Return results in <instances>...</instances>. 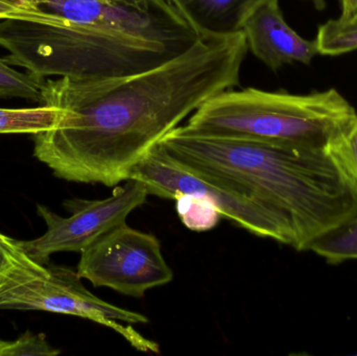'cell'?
Here are the masks:
<instances>
[{"label":"cell","instance_id":"13","mask_svg":"<svg viewBox=\"0 0 357 356\" xmlns=\"http://www.w3.org/2000/svg\"><path fill=\"white\" fill-rule=\"evenodd\" d=\"M62 109L38 106L35 108H0V134H33L52 129L62 116Z\"/></svg>","mask_w":357,"mask_h":356},{"label":"cell","instance_id":"25","mask_svg":"<svg viewBox=\"0 0 357 356\" xmlns=\"http://www.w3.org/2000/svg\"><path fill=\"white\" fill-rule=\"evenodd\" d=\"M121 1L134 2V3H139V2L146 1V0H121Z\"/></svg>","mask_w":357,"mask_h":356},{"label":"cell","instance_id":"19","mask_svg":"<svg viewBox=\"0 0 357 356\" xmlns=\"http://www.w3.org/2000/svg\"><path fill=\"white\" fill-rule=\"evenodd\" d=\"M342 137H343L344 144L349 153L350 158L354 160L357 173V116L344 131Z\"/></svg>","mask_w":357,"mask_h":356},{"label":"cell","instance_id":"1","mask_svg":"<svg viewBox=\"0 0 357 356\" xmlns=\"http://www.w3.org/2000/svg\"><path fill=\"white\" fill-rule=\"evenodd\" d=\"M243 31L202 39L156 68L113 79L44 82L42 106L62 109L33 134V156L56 177L115 187L191 113L239 84Z\"/></svg>","mask_w":357,"mask_h":356},{"label":"cell","instance_id":"8","mask_svg":"<svg viewBox=\"0 0 357 356\" xmlns=\"http://www.w3.org/2000/svg\"><path fill=\"white\" fill-rule=\"evenodd\" d=\"M148 196L142 182L129 179L102 200L65 201L64 208L70 213L68 217L38 205V215L45 222V233L36 240L17 242L29 256L44 265L54 253H82L107 232L126 223L135 209L146 203Z\"/></svg>","mask_w":357,"mask_h":356},{"label":"cell","instance_id":"12","mask_svg":"<svg viewBox=\"0 0 357 356\" xmlns=\"http://www.w3.org/2000/svg\"><path fill=\"white\" fill-rule=\"evenodd\" d=\"M308 251L322 257L328 265L357 261V212L345 223L314 240Z\"/></svg>","mask_w":357,"mask_h":356},{"label":"cell","instance_id":"15","mask_svg":"<svg viewBox=\"0 0 357 356\" xmlns=\"http://www.w3.org/2000/svg\"><path fill=\"white\" fill-rule=\"evenodd\" d=\"M175 201L181 222L191 231H209L220 223L222 217L218 207L209 199L181 194Z\"/></svg>","mask_w":357,"mask_h":356},{"label":"cell","instance_id":"20","mask_svg":"<svg viewBox=\"0 0 357 356\" xmlns=\"http://www.w3.org/2000/svg\"><path fill=\"white\" fill-rule=\"evenodd\" d=\"M342 19H351L357 16V0H340Z\"/></svg>","mask_w":357,"mask_h":356},{"label":"cell","instance_id":"18","mask_svg":"<svg viewBox=\"0 0 357 356\" xmlns=\"http://www.w3.org/2000/svg\"><path fill=\"white\" fill-rule=\"evenodd\" d=\"M54 15L42 10H31L19 8L8 3L6 0H0V20L2 19H23L35 22H47L52 20Z\"/></svg>","mask_w":357,"mask_h":356},{"label":"cell","instance_id":"16","mask_svg":"<svg viewBox=\"0 0 357 356\" xmlns=\"http://www.w3.org/2000/svg\"><path fill=\"white\" fill-rule=\"evenodd\" d=\"M10 66L6 59L0 58V98H23L42 106L45 79Z\"/></svg>","mask_w":357,"mask_h":356},{"label":"cell","instance_id":"4","mask_svg":"<svg viewBox=\"0 0 357 356\" xmlns=\"http://www.w3.org/2000/svg\"><path fill=\"white\" fill-rule=\"evenodd\" d=\"M356 108L335 88L308 94L228 90L192 113L186 131L293 148L331 146L356 119Z\"/></svg>","mask_w":357,"mask_h":356},{"label":"cell","instance_id":"5","mask_svg":"<svg viewBox=\"0 0 357 356\" xmlns=\"http://www.w3.org/2000/svg\"><path fill=\"white\" fill-rule=\"evenodd\" d=\"M0 309L42 311L90 320L123 336L134 349L159 353L160 347L131 324H148L142 314L106 302L82 284L77 271L38 263L12 240L0 263Z\"/></svg>","mask_w":357,"mask_h":356},{"label":"cell","instance_id":"3","mask_svg":"<svg viewBox=\"0 0 357 356\" xmlns=\"http://www.w3.org/2000/svg\"><path fill=\"white\" fill-rule=\"evenodd\" d=\"M193 46L148 41L56 15L48 22L0 20V47L8 52L6 62L42 79L127 77L156 68Z\"/></svg>","mask_w":357,"mask_h":356},{"label":"cell","instance_id":"10","mask_svg":"<svg viewBox=\"0 0 357 356\" xmlns=\"http://www.w3.org/2000/svg\"><path fill=\"white\" fill-rule=\"evenodd\" d=\"M280 0H262L243 22L248 48L271 70L284 65H308L318 54L316 42L304 39L294 31L283 17Z\"/></svg>","mask_w":357,"mask_h":356},{"label":"cell","instance_id":"7","mask_svg":"<svg viewBox=\"0 0 357 356\" xmlns=\"http://www.w3.org/2000/svg\"><path fill=\"white\" fill-rule=\"evenodd\" d=\"M77 271L94 288H111L137 299L174 279L160 240L153 234L130 227L127 222L84 250Z\"/></svg>","mask_w":357,"mask_h":356},{"label":"cell","instance_id":"23","mask_svg":"<svg viewBox=\"0 0 357 356\" xmlns=\"http://www.w3.org/2000/svg\"><path fill=\"white\" fill-rule=\"evenodd\" d=\"M308 1L312 2L318 10H323L326 8V0H308Z\"/></svg>","mask_w":357,"mask_h":356},{"label":"cell","instance_id":"11","mask_svg":"<svg viewBox=\"0 0 357 356\" xmlns=\"http://www.w3.org/2000/svg\"><path fill=\"white\" fill-rule=\"evenodd\" d=\"M203 39L224 38L243 29L262 0H167Z\"/></svg>","mask_w":357,"mask_h":356},{"label":"cell","instance_id":"24","mask_svg":"<svg viewBox=\"0 0 357 356\" xmlns=\"http://www.w3.org/2000/svg\"><path fill=\"white\" fill-rule=\"evenodd\" d=\"M8 344H10V342L0 339V356H4V351L8 348Z\"/></svg>","mask_w":357,"mask_h":356},{"label":"cell","instance_id":"21","mask_svg":"<svg viewBox=\"0 0 357 356\" xmlns=\"http://www.w3.org/2000/svg\"><path fill=\"white\" fill-rule=\"evenodd\" d=\"M6 1L19 6V8H25V10H40L39 6H38V0H6Z\"/></svg>","mask_w":357,"mask_h":356},{"label":"cell","instance_id":"6","mask_svg":"<svg viewBox=\"0 0 357 356\" xmlns=\"http://www.w3.org/2000/svg\"><path fill=\"white\" fill-rule=\"evenodd\" d=\"M129 179L142 182L149 196L176 200L181 194L209 199L220 215L258 238L293 248L291 232L268 209L241 188L195 173L178 164L159 144L134 167Z\"/></svg>","mask_w":357,"mask_h":356},{"label":"cell","instance_id":"22","mask_svg":"<svg viewBox=\"0 0 357 356\" xmlns=\"http://www.w3.org/2000/svg\"><path fill=\"white\" fill-rule=\"evenodd\" d=\"M8 236L0 233V263H1L2 257H3L4 250H6V244L8 242Z\"/></svg>","mask_w":357,"mask_h":356},{"label":"cell","instance_id":"17","mask_svg":"<svg viewBox=\"0 0 357 356\" xmlns=\"http://www.w3.org/2000/svg\"><path fill=\"white\" fill-rule=\"evenodd\" d=\"M60 353L48 343L44 334L27 332L14 342H10L4 356H54Z\"/></svg>","mask_w":357,"mask_h":356},{"label":"cell","instance_id":"14","mask_svg":"<svg viewBox=\"0 0 357 356\" xmlns=\"http://www.w3.org/2000/svg\"><path fill=\"white\" fill-rule=\"evenodd\" d=\"M318 54L337 56L357 49V16L331 19L321 25L316 40Z\"/></svg>","mask_w":357,"mask_h":356},{"label":"cell","instance_id":"9","mask_svg":"<svg viewBox=\"0 0 357 356\" xmlns=\"http://www.w3.org/2000/svg\"><path fill=\"white\" fill-rule=\"evenodd\" d=\"M38 6L73 22L148 41L193 46L203 39L167 0H38Z\"/></svg>","mask_w":357,"mask_h":356},{"label":"cell","instance_id":"2","mask_svg":"<svg viewBox=\"0 0 357 356\" xmlns=\"http://www.w3.org/2000/svg\"><path fill=\"white\" fill-rule=\"evenodd\" d=\"M343 133L327 148H293L178 125L159 146L178 164L253 196L289 229L294 250L304 252L357 212L356 169Z\"/></svg>","mask_w":357,"mask_h":356}]
</instances>
